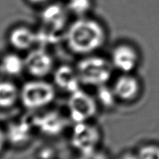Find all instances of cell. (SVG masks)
I'll list each match as a JSON object with an SVG mask.
<instances>
[{"mask_svg": "<svg viewBox=\"0 0 159 159\" xmlns=\"http://www.w3.org/2000/svg\"><path fill=\"white\" fill-rule=\"evenodd\" d=\"M35 127L34 121L22 120L18 123H12L8 126L6 136L12 144H21L30 139L31 136V130Z\"/></svg>", "mask_w": 159, "mask_h": 159, "instance_id": "obj_13", "label": "cell"}, {"mask_svg": "<svg viewBox=\"0 0 159 159\" xmlns=\"http://www.w3.org/2000/svg\"><path fill=\"white\" fill-rule=\"evenodd\" d=\"M20 90L12 82L0 81V108H9L12 107L20 98Z\"/></svg>", "mask_w": 159, "mask_h": 159, "instance_id": "obj_14", "label": "cell"}, {"mask_svg": "<svg viewBox=\"0 0 159 159\" xmlns=\"http://www.w3.org/2000/svg\"><path fill=\"white\" fill-rule=\"evenodd\" d=\"M55 95V89L52 84L41 79H36L24 84L20 90V99L27 109L37 110L49 105Z\"/></svg>", "mask_w": 159, "mask_h": 159, "instance_id": "obj_3", "label": "cell"}, {"mask_svg": "<svg viewBox=\"0 0 159 159\" xmlns=\"http://www.w3.org/2000/svg\"><path fill=\"white\" fill-rule=\"evenodd\" d=\"M6 76V74H5V73L3 72L2 70V68L1 65H0V81L3 80V77Z\"/></svg>", "mask_w": 159, "mask_h": 159, "instance_id": "obj_23", "label": "cell"}, {"mask_svg": "<svg viewBox=\"0 0 159 159\" xmlns=\"http://www.w3.org/2000/svg\"><path fill=\"white\" fill-rule=\"evenodd\" d=\"M106 38V31L101 23L85 17L75 20L65 32L67 45L79 55L93 54L104 45Z\"/></svg>", "mask_w": 159, "mask_h": 159, "instance_id": "obj_1", "label": "cell"}, {"mask_svg": "<svg viewBox=\"0 0 159 159\" xmlns=\"http://www.w3.org/2000/svg\"><path fill=\"white\" fill-rule=\"evenodd\" d=\"M139 55L134 47L127 44L117 45L111 54V63L113 68L122 73H130L137 68Z\"/></svg>", "mask_w": 159, "mask_h": 159, "instance_id": "obj_7", "label": "cell"}, {"mask_svg": "<svg viewBox=\"0 0 159 159\" xmlns=\"http://www.w3.org/2000/svg\"><path fill=\"white\" fill-rule=\"evenodd\" d=\"M34 125L46 135H57L65 127L66 122L60 113L49 112L35 117Z\"/></svg>", "mask_w": 159, "mask_h": 159, "instance_id": "obj_11", "label": "cell"}, {"mask_svg": "<svg viewBox=\"0 0 159 159\" xmlns=\"http://www.w3.org/2000/svg\"><path fill=\"white\" fill-rule=\"evenodd\" d=\"M29 1L34 4H43V3L48 2L50 0H29Z\"/></svg>", "mask_w": 159, "mask_h": 159, "instance_id": "obj_22", "label": "cell"}, {"mask_svg": "<svg viewBox=\"0 0 159 159\" xmlns=\"http://www.w3.org/2000/svg\"><path fill=\"white\" fill-rule=\"evenodd\" d=\"M96 101L106 108H111L116 104L117 99L113 87H109L107 84L97 87Z\"/></svg>", "mask_w": 159, "mask_h": 159, "instance_id": "obj_16", "label": "cell"}, {"mask_svg": "<svg viewBox=\"0 0 159 159\" xmlns=\"http://www.w3.org/2000/svg\"><path fill=\"white\" fill-rule=\"evenodd\" d=\"M100 140L99 128L89 122L75 124L71 136V143L81 153L96 149Z\"/></svg>", "mask_w": 159, "mask_h": 159, "instance_id": "obj_5", "label": "cell"}, {"mask_svg": "<svg viewBox=\"0 0 159 159\" xmlns=\"http://www.w3.org/2000/svg\"><path fill=\"white\" fill-rule=\"evenodd\" d=\"M6 133H4L3 131L0 129V151L2 149L5 142H6Z\"/></svg>", "mask_w": 159, "mask_h": 159, "instance_id": "obj_20", "label": "cell"}, {"mask_svg": "<svg viewBox=\"0 0 159 159\" xmlns=\"http://www.w3.org/2000/svg\"><path fill=\"white\" fill-rule=\"evenodd\" d=\"M121 159H139V157H138V155H134L130 153H127V154H124Z\"/></svg>", "mask_w": 159, "mask_h": 159, "instance_id": "obj_21", "label": "cell"}, {"mask_svg": "<svg viewBox=\"0 0 159 159\" xmlns=\"http://www.w3.org/2000/svg\"><path fill=\"white\" fill-rule=\"evenodd\" d=\"M81 84L90 87H100L107 84L113 74L111 62L105 58L87 55L75 67Z\"/></svg>", "mask_w": 159, "mask_h": 159, "instance_id": "obj_2", "label": "cell"}, {"mask_svg": "<svg viewBox=\"0 0 159 159\" xmlns=\"http://www.w3.org/2000/svg\"><path fill=\"white\" fill-rule=\"evenodd\" d=\"M25 70L36 79H42L48 76L54 68V59L43 48L30 50L24 59Z\"/></svg>", "mask_w": 159, "mask_h": 159, "instance_id": "obj_6", "label": "cell"}, {"mask_svg": "<svg viewBox=\"0 0 159 159\" xmlns=\"http://www.w3.org/2000/svg\"><path fill=\"white\" fill-rule=\"evenodd\" d=\"M139 80L130 73H123L115 80L113 89L118 100L130 101L138 97L140 92Z\"/></svg>", "mask_w": 159, "mask_h": 159, "instance_id": "obj_10", "label": "cell"}, {"mask_svg": "<svg viewBox=\"0 0 159 159\" xmlns=\"http://www.w3.org/2000/svg\"><path fill=\"white\" fill-rule=\"evenodd\" d=\"M139 159H159V147L156 145H146L138 153Z\"/></svg>", "mask_w": 159, "mask_h": 159, "instance_id": "obj_18", "label": "cell"}, {"mask_svg": "<svg viewBox=\"0 0 159 159\" xmlns=\"http://www.w3.org/2000/svg\"><path fill=\"white\" fill-rule=\"evenodd\" d=\"M79 159H107L105 155L99 151H96V149L88 152L81 153V156Z\"/></svg>", "mask_w": 159, "mask_h": 159, "instance_id": "obj_19", "label": "cell"}, {"mask_svg": "<svg viewBox=\"0 0 159 159\" xmlns=\"http://www.w3.org/2000/svg\"><path fill=\"white\" fill-rule=\"evenodd\" d=\"M70 118L75 123L89 122L97 112V101L82 89L70 94L68 101Z\"/></svg>", "mask_w": 159, "mask_h": 159, "instance_id": "obj_4", "label": "cell"}, {"mask_svg": "<svg viewBox=\"0 0 159 159\" xmlns=\"http://www.w3.org/2000/svg\"><path fill=\"white\" fill-rule=\"evenodd\" d=\"M54 81L60 90L70 94L81 89V81L76 68L61 65L54 71Z\"/></svg>", "mask_w": 159, "mask_h": 159, "instance_id": "obj_9", "label": "cell"}, {"mask_svg": "<svg viewBox=\"0 0 159 159\" xmlns=\"http://www.w3.org/2000/svg\"><path fill=\"white\" fill-rule=\"evenodd\" d=\"M0 65L6 76H18L25 70L24 59L12 53L5 55Z\"/></svg>", "mask_w": 159, "mask_h": 159, "instance_id": "obj_15", "label": "cell"}, {"mask_svg": "<svg viewBox=\"0 0 159 159\" xmlns=\"http://www.w3.org/2000/svg\"><path fill=\"white\" fill-rule=\"evenodd\" d=\"M9 42L17 50H31L37 45V32L26 26H18L11 31Z\"/></svg>", "mask_w": 159, "mask_h": 159, "instance_id": "obj_12", "label": "cell"}, {"mask_svg": "<svg viewBox=\"0 0 159 159\" xmlns=\"http://www.w3.org/2000/svg\"><path fill=\"white\" fill-rule=\"evenodd\" d=\"M93 7L92 0H68L67 9L68 12L79 17H84Z\"/></svg>", "mask_w": 159, "mask_h": 159, "instance_id": "obj_17", "label": "cell"}, {"mask_svg": "<svg viewBox=\"0 0 159 159\" xmlns=\"http://www.w3.org/2000/svg\"><path fill=\"white\" fill-rule=\"evenodd\" d=\"M68 10L62 5L51 3L48 5L40 14V20L43 27L59 33L66 24Z\"/></svg>", "mask_w": 159, "mask_h": 159, "instance_id": "obj_8", "label": "cell"}]
</instances>
